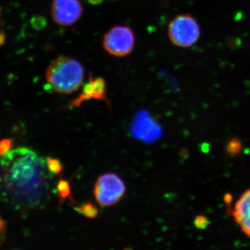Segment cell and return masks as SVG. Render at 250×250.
Masks as SVG:
<instances>
[{"label":"cell","instance_id":"1","mask_svg":"<svg viewBox=\"0 0 250 250\" xmlns=\"http://www.w3.org/2000/svg\"><path fill=\"white\" fill-rule=\"evenodd\" d=\"M1 156L0 196L16 207L39 205L48 187L45 161L24 147Z\"/></svg>","mask_w":250,"mask_h":250},{"label":"cell","instance_id":"2","mask_svg":"<svg viewBox=\"0 0 250 250\" xmlns=\"http://www.w3.org/2000/svg\"><path fill=\"white\" fill-rule=\"evenodd\" d=\"M45 78L54 91L62 95H70L80 90L83 85L84 67L73 57L60 56L47 67Z\"/></svg>","mask_w":250,"mask_h":250},{"label":"cell","instance_id":"3","mask_svg":"<svg viewBox=\"0 0 250 250\" xmlns=\"http://www.w3.org/2000/svg\"><path fill=\"white\" fill-rule=\"evenodd\" d=\"M167 36L174 45L180 48H189L200 40L201 29L192 15H177L167 26Z\"/></svg>","mask_w":250,"mask_h":250},{"label":"cell","instance_id":"4","mask_svg":"<svg viewBox=\"0 0 250 250\" xmlns=\"http://www.w3.org/2000/svg\"><path fill=\"white\" fill-rule=\"evenodd\" d=\"M124 181L116 173L102 174L94 184L93 195L102 207H109L121 201L126 193Z\"/></svg>","mask_w":250,"mask_h":250},{"label":"cell","instance_id":"5","mask_svg":"<svg viewBox=\"0 0 250 250\" xmlns=\"http://www.w3.org/2000/svg\"><path fill=\"white\" fill-rule=\"evenodd\" d=\"M136 43V36L132 28L128 25H116L103 36V48L115 57H127L132 53Z\"/></svg>","mask_w":250,"mask_h":250},{"label":"cell","instance_id":"6","mask_svg":"<svg viewBox=\"0 0 250 250\" xmlns=\"http://www.w3.org/2000/svg\"><path fill=\"white\" fill-rule=\"evenodd\" d=\"M83 12L80 0H53L51 6V16L54 22L63 27L76 24Z\"/></svg>","mask_w":250,"mask_h":250},{"label":"cell","instance_id":"7","mask_svg":"<svg viewBox=\"0 0 250 250\" xmlns=\"http://www.w3.org/2000/svg\"><path fill=\"white\" fill-rule=\"evenodd\" d=\"M95 100L103 101L110 107L109 100L107 96L106 82L103 77L90 75L88 82L83 85L80 95L74 99L65 108H77L88 100Z\"/></svg>","mask_w":250,"mask_h":250},{"label":"cell","instance_id":"8","mask_svg":"<svg viewBox=\"0 0 250 250\" xmlns=\"http://www.w3.org/2000/svg\"><path fill=\"white\" fill-rule=\"evenodd\" d=\"M228 211L231 212L242 231L250 238V189L242 194L233 208Z\"/></svg>","mask_w":250,"mask_h":250},{"label":"cell","instance_id":"9","mask_svg":"<svg viewBox=\"0 0 250 250\" xmlns=\"http://www.w3.org/2000/svg\"><path fill=\"white\" fill-rule=\"evenodd\" d=\"M57 193L59 199V206L62 205L67 199L73 204L75 200L72 197V189L70 182L65 179H60L57 182Z\"/></svg>","mask_w":250,"mask_h":250},{"label":"cell","instance_id":"10","mask_svg":"<svg viewBox=\"0 0 250 250\" xmlns=\"http://www.w3.org/2000/svg\"><path fill=\"white\" fill-rule=\"evenodd\" d=\"M75 210L87 218L94 219L99 215L98 207L91 202H86L80 207H75Z\"/></svg>","mask_w":250,"mask_h":250},{"label":"cell","instance_id":"11","mask_svg":"<svg viewBox=\"0 0 250 250\" xmlns=\"http://www.w3.org/2000/svg\"><path fill=\"white\" fill-rule=\"evenodd\" d=\"M46 166L49 173L59 174L63 170V166L62 161L55 158L47 157L45 160Z\"/></svg>","mask_w":250,"mask_h":250},{"label":"cell","instance_id":"12","mask_svg":"<svg viewBox=\"0 0 250 250\" xmlns=\"http://www.w3.org/2000/svg\"><path fill=\"white\" fill-rule=\"evenodd\" d=\"M242 150V143L239 139H233L227 145V151L231 155H238Z\"/></svg>","mask_w":250,"mask_h":250},{"label":"cell","instance_id":"13","mask_svg":"<svg viewBox=\"0 0 250 250\" xmlns=\"http://www.w3.org/2000/svg\"><path fill=\"white\" fill-rule=\"evenodd\" d=\"M13 142L11 139H3L0 141V156L4 155L11 150Z\"/></svg>","mask_w":250,"mask_h":250},{"label":"cell","instance_id":"14","mask_svg":"<svg viewBox=\"0 0 250 250\" xmlns=\"http://www.w3.org/2000/svg\"><path fill=\"white\" fill-rule=\"evenodd\" d=\"M209 220L206 218L204 215H200L197 216L195 218V222H194V225H195V228L197 229H204L209 225Z\"/></svg>","mask_w":250,"mask_h":250},{"label":"cell","instance_id":"15","mask_svg":"<svg viewBox=\"0 0 250 250\" xmlns=\"http://www.w3.org/2000/svg\"><path fill=\"white\" fill-rule=\"evenodd\" d=\"M6 36L2 31H0V47H1L5 43Z\"/></svg>","mask_w":250,"mask_h":250},{"label":"cell","instance_id":"16","mask_svg":"<svg viewBox=\"0 0 250 250\" xmlns=\"http://www.w3.org/2000/svg\"><path fill=\"white\" fill-rule=\"evenodd\" d=\"M104 0H88V3L92 5H98L101 4Z\"/></svg>","mask_w":250,"mask_h":250},{"label":"cell","instance_id":"17","mask_svg":"<svg viewBox=\"0 0 250 250\" xmlns=\"http://www.w3.org/2000/svg\"><path fill=\"white\" fill-rule=\"evenodd\" d=\"M1 6H0V16H1Z\"/></svg>","mask_w":250,"mask_h":250},{"label":"cell","instance_id":"18","mask_svg":"<svg viewBox=\"0 0 250 250\" xmlns=\"http://www.w3.org/2000/svg\"><path fill=\"white\" fill-rule=\"evenodd\" d=\"M1 222H0V228H1Z\"/></svg>","mask_w":250,"mask_h":250}]
</instances>
